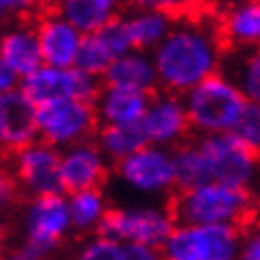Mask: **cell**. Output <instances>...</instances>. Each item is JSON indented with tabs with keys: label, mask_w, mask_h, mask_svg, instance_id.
Wrapping results in <instances>:
<instances>
[{
	"label": "cell",
	"mask_w": 260,
	"mask_h": 260,
	"mask_svg": "<svg viewBox=\"0 0 260 260\" xmlns=\"http://www.w3.org/2000/svg\"><path fill=\"white\" fill-rule=\"evenodd\" d=\"M225 44L216 24L205 20H177L170 36L152 51L159 88L187 95L199 84L220 73Z\"/></svg>",
	"instance_id": "obj_1"
},
{
	"label": "cell",
	"mask_w": 260,
	"mask_h": 260,
	"mask_svg": "<svg viewBox=\"0 0 260 260\" xmlns=\"http://www.w3.org/2000/svg\"><path fill=\"white\" fill-rule=\"evenodd\" d=\"M170 207L177 223L183 225L243 227L253 214V197L251 190L210 181L194 190L177 192Z\"/></svg>",
	"instance_id": "obj_2"
},
{
	"label": "cell",
	"mask_w": 260,
	"mask_h": 260,
	"mask_svg": "<svg viewBox=\"0 0 260 260\" xmlns=\"http://www.w3.org/2000/svg\"><path fill=\"white\" fill-rule=\"evenodd\" d=\"M190 126L201 137L232 135L249 106L230 73H216L183 95Z\"/></svg>",
	"instance_id": "obj_3"
},
{
	"label": "cell",
	"mask_w": 260,
	"mask_h": 260,
	"mask_svg": "<svg viewBox=\"0 0 260 260\" xmlns=\"http://www.w3.org/2000/svg\"><path fill=\"white\" fill-rule=\"evenodd\" d=\"M174 227H177V218H174L172 207L154 203V201H141V203L113 207L100 234L126 247H152L161 251Z\"/></svg>",
	"instance_id": "obj_4"
},
{
	"label": "cell",
	"mask_w": 260,
	"mask_h": 260,
	"mask_svg": "<svg viewBox=\"0 0 260 260\" xmlns=\"http://www.w3.org/2000/svg\"><path fill=\"white\" fill-rule=\"evenodd\" d=\"M20 223L22 245L16 251L27 260H47L73 232L69 197L57 194V197L29 199L22 210Z\"/></svg>",
	"instance_id": "obj_5"
},
{
	"label": "cell",
	"mask_w": 260,
	"mask_h": 260,
	"mask_svg": "<svg viewBox=\"0 0 260 260\" xmlns=\"http://www.w3.org/2000/svg\"><path fill=\"white\" fill-rule=\"evenodd\" d=\"M240 245V227L177 223L161 247V256L164 260H238Z\"/></svg>",
	"instance_id": "obj_6"
},
{
	"label": "cell",
	"mask_w": 260,
	"mask_h": 260,
	"mask_svg": "<svg viewBox=\"0 0 260 260\" xmlns=\"http://www.w3.org/2000/svg\"><path fill=\"white\" fill-rule=\"evenodd\" d=\"M100 128L95 104L64 100L38 108V139L57 148L60 152L90 141Z\"/></svg>",
	"instance_id": "obj_7"
},
{
	"label": "cell",
	"mask_w": 260,
	"mask_h": 260,
	"mask_svg": "<svg viewBox=\"0 0 260 260\" xmlns=\"http://www.w3.org/2000/svg\"><path fill=\"white\" fill-rule=\"evenodd\" d=\"M117 181L128 192L141 199H161L174 192V157L172 150L159 146H146L133 157L119 161L115 166Z\"/></svg>",
	"instance_id": "obj_8"
},
{
	"label": "cell",
	"mask_w": 260,
	"mask_h": 260,
	"mask_svg": "<svg viewBox=\"0 0 260 260\" xmlns=\"http://www.w3.org/2000/svg\"><path fill=\"white\" fill-rule=\"evenodd\" d=\"M104 88V82L100 77L86 75L82 71L73 69H57L44 64L34 75L24 77L20 82V90L29 97V102L36 108L49 106L64 100H82L88 104H95Z\"/></svg>",
	"instance_id": "obj_9"
},
{
	"label": "cell",
	"mask_w": 260,
	"mask_h": 260,
	"mask_svg": "<svg viewBox=\"0 0 260 260\" xmlns=\"http://www.w3.org/2000/svg\"><path fill=\"white\" fill-rule=\"evenodd\" d=\"M207 164H210L212 181L232 187L251 190L260 174L258 150L240 141L236 135H212L199 137Z\"/></svg>",
	"instance_id": "obj_10"
},
{
	"label": "cell",
	"mask_w": 260,
	"mask_h": 260,
	"mask_svg": "<svg viewBox=\"0 0 260 260\" xmlns=\"http://www.w3.org/2000/svg\"><path fill=\"white\" fill-rule=\"evenodd\" d=\"M62 152L57 148L36 139L34 144L14 154V177L31 199L57 197L64 194L62 172H60Z\"/></svg>",
	"instance_id": "obj_11"
},
{
	"label": "cell",
	"mask_w": 260,
	"mask_h": 260,
	"mask_svg": "<svg viewBox=\"0 0 260 260\" xmlns=\"http://www.w3.org/2000/svg\"><path fill=\"white\" fill-rule=\"evenodd\" d=\"M141 126L146 130V137L150 146H159L166 150H177L183 146L190 135V117L181 95L157 90L150 100Z\"/></svg>",
	"instance_id": "obj_12"
},
{
	"label": "cell",
	"mask_w": 260,
	"mask_h": 260,
	"mask_svg": "<svg viewBox=\"0 0 260 260\" xmlns=\"http://www.w3.org/2000/svg\"><path fill=\"white\" fill-rule=\"evenodd\" d=\"M60 172L67 197L75 192L102 190L110 177V161L95 141H84L62 150Z\"/></svg>",
	"instance_id": "obj_13"
},
{
	"label": "cell",
	"mask_w": 260,
	"mask_h": 260,
	"mask_svg": "<svg viewBox=\"0 0 260 260\" xmlns=\"http://www.w3.org/2000/svg\"><path fill=\"white\" fill-rule=\"evenodd\" d=\"M38 139V108L20 88L0 95V152L16 154Z\"/></svg>",
	"instance_id": "obj_14"
},
{
	"label": "cell",
	"mask_w": 260,
	"mask_h": 260,
	"mask_svg": "<svg viewBox=\"0 0 260 260\" xmlns=\"http://www.w3.org/2000/svg\"><path fill=\"white\" fill-rule=\"evenodd\" d=\"M36 31L40 38L44 64L57 69H73L80 53L84 36L64 18L57 9L44 11L36 22Z\"/></svg>",
	"instance_id": "obj_15"
},
{
	"label": "cell",
	"mask_w": 260,
	"mask_h": 260,
	"mask_svg": "<svg viewBox=\"0 0 260 260\" xmlns=\"http://www.w3.org/2000/svg\"><path fill=\"white\" fill-rule=\"evenodd\" d=\"M0 57L14 73L24 80L44 67L40 38L36 24H14L0 34Z\"/></svg>",
	"instance_id": "obj_16"
},
{
	"label": "cell",
	"mask_w": 260,
	"mask_h": 260,
	"mask_svg": "<svg viewBox=\"0 0 260 260\" xmlns=\"http://www.w3.org/2000/svg\"><path fill=\"white\" fill-rule=\"evenodd\" d=\"M123 22L133 40V49L144 53H152L177 24L172 11L164 5H139L123 14Z\"/></svg>",
	"instance_id": "obj_17"
},
{
	"label": "cell",
	"mask_w": 260,
	"mask_h": 260,
	"mask_svg": "<svg viewBox=\"0 0 260 260\" xmlns=\"http://www.w3.org/2000/svg\"><path fill=\"white\" fill-rule=\"evenodd\" d=\"M218 34L223 38L225 47L238 51H258L260 49V3L249 0V3H236L227 7L220 14Z\"/></svg>",
	"instance_id": "obj_18"
},
{
	"label": "cell",
	"mask_w": 260,
	"mask_h": 260,
	"mask_svg": "<svg viewBox=\"0 0 260 260\" xmlns=\"http://www.w3.org/2000/svg\"><path fill=\"white\" fill-rule=\"evenodd\" d=\"M152 95L130 90L121 86L104 84L100 97L95 100V110L102 126H126V123H141Z\"/></svg>",
	"instance_id": "obj_19"
},
{
	"label": "cell",
	"mask_w": 260,
	"mask_h": 260,
	"mask_svg": "<svg viewBox=\"0 0 260 260\" xmlns=\"http://www.w3.org/2000/svg\"><path fill=\"white\" fill-rule=\"evenodd\" d=\"M104 84L154 95L159 88V75H157L152 53L130 51V53L117 57V60L110 64L108 73L104 75Z\"/></svg>",
	"instance_id": "obj_20"
},
{
	"label": "cell",
	"mask_w": 260,
	"mask_h": 260,
	"mask_svg": "<svg viewBox=\"0 0 260 260\" xmlns=\"http://www.w3.org/2000/svg\"><path fill=\"white\" fill-rule=\"evenodd\" d=\"M57 11L84 38L100 34L108 22L119 18V5L115 0H64Z\"/></svg>",
	"instance_id": "obj_21"
},
{
	"label": "cell",
	"mask_w": 260,
	"mask_h": 260,
	"mask_svg": "<svg viewBox=\"0 0 260 260\" xmlns=\"http://www.w3.org/2000/svg\"><path fill=\"white\" fill-rule=\"evenodd\" d=\"M69 210L73 232L80 236H95L100 234L108 212L113 210L104 190H86L69 194Z\"/></svg>",
	"instance_id": "obj_22"
},
{
	"label": "cell",
	"mask_w": 260,
	"mask_h": 260,
	"mask_svg": "<svg viewBox=\"0 0 260 260\" xmlns=\"http://www.w3.org/2000/svg\"><path fill=\"white\" fill-rule=\"evenodd\" d=\"M95 144L102 148L110 164L117 166L119 161L139 152L141 148L150 146V141L141 123H126V126H102L97 130Z\"/></svg>",
	"instance_id": "obj_23"
},
{
	"label": "cell",
	"mask_w": 260,
	"mask_h": 260,
	"mask_svg": "<svg viewBox=\"0 0 260 260\" xmlns=\"http://www.w3.org/2000/svg\"><path fill=\"white\" fill-rule=\"evenodd\" d=\"M174 157V179H177V190H194L212 181L210 164L201 148L199 139L197 141H185L177 150H172Z\"/></svg>",
	"instance_id": "obj_24"
},
{
	"label": "cell",
	"mask_w": 260,
	"mask_h": 260,
	"mask_svg": "<svg viewBox=\"0 0 260 260\" xmlns=\"http://www.w3.org/2000/svg\"><path fill=\"white\" fill-rule=\"evenodd\" d=\"M113 62H115V57L106 49V44L100 40V36H86L82 40L80 53H77L75 69L82 71V73H86V75L104 80V75L108 73V69Z\"/></svg>",
	"instance_id": "obj_25"
},
{
	"label": "cell",
	"mask_w": 260,
	"mask_h": 260,
	"mask_svg": "<svg viewBox=\"0 0 260 260\" xmlns=\"http://www.w3.org/2000/svg\"><path fill=\"white\" fill-rule=\"evenodd\" d=\"M230 75L240 88V93L245 95V100L253 104V106H260V53L258 51H249V53L240 55Z\"/></svg>",
	"instance_id": "obj_26"
},
{
	"label": "cell",
	"mask_w": 260,
	"mask_h": 260,
	"mask_svg": "<svg viewBox=\"0 0 260 260\" xmlns=\"http://www.w3.org/2000/svg\"><path fill=\"white\" fill-rule=\"evenodd\" d=\"M73 260H126V245L104 234H95L82 240Z\"/></svg>",
	"instance_id": "obj_27"
},
{
	"label": "cell",
	"mask_w": 260,
	"mask_h": 260,
	"mask_svg": "<svg viewBox=\"0 0 260 260\" xmlns=\"http://www.w3.org/2000/svg\"><path fill=\"white\" fill-rule=\"evenodd\" d=\"M95 36H100V40L106 44V49L113 53L115 60L117 57H121V55H126V53H130V51H135L133 49V40H130V34L126 29V22H123V16L115 18L113 22H108L106 27H104L100 34H95Z\"/></svg>",
	"instance_id": "obj_28"
},
{
	"label": "cell",
	"mask_w": 260,
	"mask_h": 260,
	"mask_svg": "<svg viewBox=\"0 0 260 260\" xmlns=\"http://www.w3.org/2000/svg\"><path fill=\"white\" fill-rule=\"evenodd\" d=\"M232 135H236L240 141H245L253 150H260V106L249 104Z\"/></svg>",
	"instance_id": "obj_29"
},
{
	"label": "cell",
	"mask_w": 260,
	"mask_h": 260,
	"mask_svg": "<svg viewBox=\"0 0 260 260\" xmlns=\"http://www.w3.org/2000/svg\"><path fill=\"white\" fill-rule=\"evenodd\" d=\"M18 197H20V185L14 172L0 166V214L9 212L18 203Z\"/></svg>",
	"instance_id": "obj_30"
},
{
	"label": "cell",
	"mask_w": 260,
	"mask_h": 260,
	"mask_svg": "<svg viewBox=\"0 0 260 260\" xmlns=\"http://www.w3.org/2000/svg\"><path fill=\"white\" fill-rule=\"evenodd\" d=\"M238 260H260V227L243 234Z\"/></svg>",
	"instance_id": "obj_31"
},
{
	"label": "cell",
	"mask_w": 260,
	"mask_h": 260,
	"mask_svg": "<svg viewBox=\"0 0 260 260\" xmlns=\"http://www.w3.org/2000/svg\"><path fill=\"white\" fill-rule=\"evenodd\" d=\"M20 82H22L20 77H18L14 71L5 64L3 57H0V95H7L11 90L20 88Z\"/></svg>",
	"instance_id": "obj_32"
},
{
	"label": "cell",
	"mask_w": 260,
	"mask_h": 260,
	"mask_svg": "<svg viewBox=\"0 0 260 260\" xmlns=\"http://www.w3.org/2000/svg\"><path fill=\"white\" fill-rule=\"evenodd\" d=\"M24 9H31V3H27V0H0V24L7 18L22 14Z\"/></svg>",
	"instance_id": "obj_33"
},
{
	"label": "cell",
	"mask_w": 260,
	"mask_h": 260,
	"mask_svg": "<svg viewBox=\"0 0 260 260\" xmlns=\"http://www.w3.org/2000/svg\"><path fill=\"white\" fill-rule=\"evenodd\" d=\"M126 260H164L159 249L152 247H135L130 245L126 247Z\"/></svg>",
	"instance_id": "obj_34"
},
{
	"label": "cell",
	"mask_w": 260,
	"mask_h": 260,
	"mask_svg": "<svg viewBox=\"0 0 260 260\" xmlns=\"http://www.w3.org/2000/svg\"><path fill=\"white\" fill-rule=\"evenodd\" d=\"M5 240H7V230H5V223L0 220V249L5 247Z\"/></svg>",
	"instance_id": "obj_35"
},
{
	"label": "cell",
	"mask_w": 260,
	"mask_h": 260,
	"mask_svg": "<svg viewBox=\"0 0 260 260\" xmlns=\"http://www.w3.org/2000/svg\"><path fill=\"white\" fill-rule=\"evenodd\" d=\"M5 260H27V258H22V256H20V253H18V251H14V253H11L9 258H5Z\"/></svg>",
	"instance_id": "obj_36"
},
{
	"label": "cell",
	"mask_w": 260,
	"mask_h": 260,
	"mask_svg": "<svg viewBox=\"0 0 260 260\" xmlns=\"http://www.w3.org/2000/svg\"><path fill=\"white\" fill-rule=\"evenodd\" d=\"M258 157H260V150H258Z\"/></svg>",
	"instance_id": "obj_37"
},
{
	"label": "cell",
	"mask_w": 260,
	"mask_h": 260,
	"mask_svg": "<svg viewBox=\"0 0 260 260\" xmlns=\"http://www.w3.org/2000/svg\"><path fill=\"white\" fill-rule=\"evenodd\" d=\"M258 53H260V49H258Z\"/></svg>",
	"instance_id": "obj_38"
}]
</instances>
